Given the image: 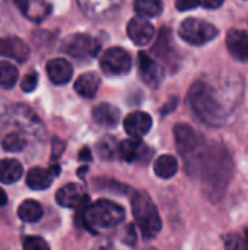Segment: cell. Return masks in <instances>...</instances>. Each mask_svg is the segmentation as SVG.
<instances>
[{
  "label": "cell",
  "mask_w": 248,
  "mask_h": 250,
  "mask_svg": "<svg viewBox=\"0 0 248 250\" xmlns=\"http://www.w3.org/2000/svg\"><path fill=\"white\" fill-rule=\"evenodd\" d=\"M175 53V48H174V42H172V38H171V31L167 28H164L161 31V35L155 44V53L162 59V60H167V62H171V59H175L172 57V54L170 53Z\"/></svg>",
  "instance_id": "d4e9b609"
},
{
  "label": "cell",
  "mask_w": 248,
  "mask_h": 250,
  "mask_svg": "<svg viewBox=\"0 0 248 250\" xmlns=\"http://www.w3.org/2000/svg\"><path fill=\"white\" fill-rule=\"evenodd\" d=\"M101 79L94 72H86L80 75L75 82V91L83 98H94L98 92Z\"/></svg>",
  "instance_id": "ffe728a7"
},
{
  "label": "cell",
  "mask_w": 248,
  "mask_h": 250,
  "mask_svg": "<svg viewBox=\"0 0 248 250\" xmlns=\"http://www.w3.org/2000/svg\"><path fill=\"white\" fill-rule=\"evenodd\" d=\"M132 211L142 236L146 240L155 239L162 229V220L159 217L156 205L146 192L142 190L134 193L132 201Z\"/></svg>",
  "instance_id": "277c9868"
},
{
  "label": "cell",
  "mask_w": 248,
  "mask_h": 250,
  "mask_svg": "<svg viewBox=\"0 0 248 250\" xmlns=\"http://www.w3.org/2000/svg\"><path fill=\"white\" fill-rule=\"evenodd\" d=\"M19 78L18 69L10 64L9 62H3L0 60V86L1 88H12L16 85Z\"/></svg>",
  "instance_id": "4316f807"
},
{
  "label": "cell",
  "mask_w": 248,
  "mask_h": 250,
  "mask_svg": "<svg viewBox=\"0 0 248 250\" xmlns=\"http://www.w3.org/2000/svg\"><path fill=\"white\" fill-rule=\"evenodd\" d=\"M94 250H113V246H111V243H108V242H101V243H98Z\"/></svg>",
  "instance_id": "8d00e7d4"
},
{
  "label": "cell",
  "mask_w": 248,
  "mask_h": 250,
  "mask_svg": "<svg viewBox=\"0 0 248 250\" xmlns=\"http://www.w3.org/2000/svg\"><path fill=\"white\" fill-rule=\"evenodd\" d=\"M202 6L208 7V9H218L224 4L225 0H199Z\"/></svg>",
  "instance_id": "836d02e7"
},
{
  "label": "cell",
  "mask_w": 248,
  "mask_h": 250,
  "mask_svg": "<svg viewBox=\"0 0 248 250\" xmlns=\"http://www.w3.org/2000/svg\"><path fill=\"white\" fill-rule=\"evenodd\" d=\"M99 64L101 69L108 75H126L132 67V57L124 48L111 47L102 53Z\"/></svg>",
  "instance_id": "ba28073f"
},
{
  "label": "cell",
  "mask_w": 248,
  "mask_h": 250,
  "mask_svg": "<svg viewBox=\"0 0 248 250\" xmlns=\"http://www.w3.org/2000/svg\"><path fill=\"white\" fill-rule=\"evenodd\" d=\"M83 198V189L77 183H69L60 188L56 193V201L63 208H77Z\"/></svg>",
  "instance_id": "2e32d148"
},
{
  "label": "cell",
  "mask_w": 248,
  "mask_h": 250,
  "mask_svg": "<svg viewBox=\"0 0 248 250\" xmlns=\"http://www.w3.org/2000/svg\"><path fill=\"white\" fill-rule=\"evenodd\" d=\"M94 120L102 127H114L120 120V110L108 103H102L92 110Z\"/></svg>",
  "instance_id": "d6986e66"
},
{
  "label": "cell",
  "mask_w": 248,
  "mask_h": 250,
  "mask_svg": "<svg viewBox=\"0 0 248 250\" xmlns=\"http://www.w3.org/2000/svg\"><path fill=\"white\" fill-rule=\"evenodd\" d=\"M77 208H80L83 226L95 233L117 227L120 223H123L126 215V211L121 205L107 199H99L94 204H89L88 196L83 198Z\"/></svg>",
  "instance_id": "3957f363"
},
{
  "label": "cell",
  "mask_w": 248,
  "mask_h": 250,
  "mask_svg": "<svg viewBox=\"0 0 248 250\" xmlns=\"http://www.w3.org/2000/svg\"><path fill=\"white\" fill-rule=\"evenodd\" d=\"M148 250H155V249H148Z\"/></svg>",
  "instance_id": "f35d334b"
},
{
  "label": "cell",
  "mask_w": 248,
  "mask_h": 250,
  "mask_svg": "<svg viewBox=\"0 0 248 250\" xmlns=\"http://www.w3.org/2000/svg\"><path fill=\"white\" fill-rule=\"evenodd\" d=\"M174 139H175L177 149H178L180 155L186 161L187 168L190 167V170H193L194 166H197V164L200 166L205 152L200 149L202 138H199L196 130L184 123L175 125L174 126Z\"/></svg>",
  "instance_id": "5b68a950"
},
{
  "label": "cell",
  "mask_w": 248,
  "mask_h": 250,
  "mask_svg": "<svg viewBox=\"0 0 248 250\" xmlns=\"http://www.w3.org/2000/svg\"><path fill=\"white\" fill-rule=\"evenodd\" d=\"M63 149H64V144L61 141H58V139H54V142H53V157L57 158L63 152Z\"/></svg>",
  "instance_id": "e575fe53"
},
{
  "label": "cell",
  "mask_w": 248,
  "mask_h": 250,
  "mask_svg": "<svg viewBox=\"0 0 248 250\" xmlns=\"http://www.w3.org/2000/svg\"><path fill=\"white\" fill-rule=\"evenodd\" d=\"M152 127V117L145 111H133L124 119V130L133 139H142Z\"/></svg>",
  "instance_id": "7c38bea8"
},
{
  "label": "cell",
  "mask_w": 248,
  "mask_h": 250,
  "mask_svg": "<svg viewBox=\"0 0 248 250\" xmlns=\"http://www.w3.org/2000/svg\"><path fill=\"white\" fill-rule=\"evenodd\" d=\"M153 171L159 179H171L178 171V161L171 154L159 155L153 163Z\"/></svg>",
  "instance_id": "7402d4cb"
},
{
  "label": "cell",
  "mask_w": 248,
  "mask_h": 250,
  "mask_svg": "<svg viewBox=\"0 0 248 250\" xmlns=\"http://www.w3.org/2000/svg\"><path fill=\"white\" fill-rule=\"evenodd\" d=\"M227 47L235 60L248 62V32L241 29H231L227 34Z\"/></svg>",
  "instance_id": "5bb4252c"
},
{
  "label": "cell",
  "mask_w": 248,
  "mask_h": 250,
  "mask_svg": "<svg viewBox=\"0 0 248 250\" xmlns=\"http://www.w3.org/2000/svg\"><path fill=\"white\" fill-rule=\"evenodd\" d=\"M139 75L148 86L158 88L165 76V70L156 60L149 57V54L140 53L139 54Z\"/></svg>",
  "instance_id": "9c48e42d"
},
{
  "label": "cell",
  "mask_w": 248,
  "mask_h": 250,
  "mask_svg": "<svg viewBox=\"0 0 248 250\" xmlns=\"http://www.w3.org/2000/svg\"><path fill=\"white\" fill-rule=\"evenodd\" d=\"M0 56L15 59L16 62H25L29 56L28 45L16 37L0 38Z\"/></svg>",
  "instance_id": "9a60e30c"
},
{
  "label": "cell",
  "mask_w": 248,
  "mask_h": 250,
  "mask_svg": "<svg viewBox=\"0 0 248 250\" xmlns=\"http://www.w3.org/2000/svg\"><path fill=\"white\" fill-rule=\"evenodd\" d=\"M148 151H149L148 146L140 139H133V138L126 139V141L120 142V145H118V155L126 163L142 161V158L146 157Z\"/></svg>",
  "instance_id": "e0dca14e"
},
{
  "label": "cell",
  "mask_w": 248,
  "mask_h": 250,
  "mask_svg": "<svg viewBox=\"0 0 248 250\" xmlns=\"http://www.w3.org/2000/svg\"><path fill=\"white\" fill-rule=\"evenodd\" d=\"M1 146L7 152H19L26 146V138L20 132H12L4 135L1 141Z\"/></svg>",
  "instance_id": "83f0119b"
},
{
  "label": "cell",
  "mask_w": 248,
  "mask_h": 250,
  "mask_svg": "<svg viewBox=\"0 0 248 250\" xmlns=\"http://www.w3.org/2000/svg\"><path fill=\"white\" fill-rule=\"evenodd\" d=\"M23 250H50V246L42 237L31 236L23 240Z\"/></svg>",
  "instance_id": "4dcf8cb0"
},
{
  "label": "cell",
  "mask_w": 248,
  "mask_h": 250,
  "mask_svg": "<svg viewBox=\"0 0 248 250\" xmlns=\"http://www.w3.org/2000/svg\"><path fill=\"white\" fill-rule=\"evenodd\" d=\"M199 4H200L199 0H175V7L181 12L191 10V9L197 7Z\"/></svg>",
  "instance_id": "d6a6232c"
},
{
  "label": "cell",
  "mask_w": 248,
  "mask_h": 250,
  "mask_svg": "<svg viewBox=\"0 0 248 250\" xmlns=\"http://www.w3.org/2000/svg\"><path fill=\"white\" fill-rule=\"evenodd\" d=\"M37 83H38V75L35 72H31L23 76V79L20 82V88L25 92H32L37 88Z\"/></svg>",
  "instance_id": "1f68e13d"
},
{
  "label": "cell",
  "mask_w": 248,
  "mask_h": 250,
  "mask_svg": "<svg viewBox=\"0 0 248 250\" xmlns=\"http://www.w3.org/2000/svg\"><path fill=\"white\" fill-rule=\"evenodd\" d=\"M79 160H80V161H91V160H92L89 148H83V149L80 151V154H79Z\"/></svg>",
  "instance_id": "d590c367"
},
{
  "label": "cell",
  "mask_w": 248,
  "mask_h": 250,
  "mask_svg": "<svg viewBox=\"0 0 248 250\" xmlns=\"http://www.w3.org/2000/svg\"><path fill=\"white\" fill-rule=\"evenodd\" d=\"M127 35L136 45H148L155 35L153 25L145 18H133L127 25Z\"/></svg>",
  "instance_id": "8fae6325"
},
{
  "label": "cell",
  "mask_w": 248,
  "mask_h": 250,
  "mask_svg": "<svg viewBox=\"0 0 248 250\" xmlns=\"http://www.w3.org/2000/svg\"><path fill=\"white\" fill-rule=\"evenodd\" d=\"M200 166L206 198L212 202H219L224 198L234 173L229 152L222 145H213L205 151Z\"/></svg>",
  "instance_id": "6da1fadb"
},
{
  "label": "cell",
  "mask_w": 248,
  "mask_h": 250,
  "mask_svg": "<svg viewBox=\"0 0 248 250\" xmlns=\"http://www.w3.org/2000/svg\"><path fill=\"white\" fill-rule=\"evenodd\" d=\"M6 202H7V196H6V193L0 189V207H4Z\"/></svg>",
  "instance_id": "74e56055"
},
{
  "label": "cell",
  "mask_w": 248,
  "mask_h": 250,
  "mask_svg": "<svg viewBox=\"0 0 248 250\" xmlns=\"http://www.w3.org/2000/svg\"><path fill=\"white\" fill-rule=\"evenodd\" d=\"M16 4L32 21H41L50 13V4L45 0H16Z\"/></svg>",
  "instance_id": "44dd1931"
},
{
  "label": "cell",
  "mask_w": 248,
  "mask_h": 250,
  "mask_svg": "<svg viewBox=\"0 0 248 250\" xmlns=\"http://www.w3.org/2000/svg\"><path fill=\"white\" fill-rule=\"evenodd\" d=\"M133 6L140 18H155L164 9L162 0H134Z\"/></svg>",
  "instance_id": "484cf974"
},
{
  "label": "cell",
  "mask_w": 248,
  "mask_h": 250,
  "mask_svg": "<svg viewBox=\"0 0 248 250\" xmlns=\"http://www.w3.org/2000/svg\"><path fill=\"white\" fill-rule=\"evenodd\" d=\"M189 104L193 113L209 126H219L228 116V107L218 89L206 81H196L189 91Z\"/></svg>",
  "instance_id": "7a4b0ae2"
},
{
  "label": "cell",
  "mask_w": 248,
  "mask_h": 250,
  "mask_svg": "<svg viewBox=\"0 0 248 250\" xmlns=\"http://www.w3.org/2000/svg\"><path fill=\"white\" fill-rule=\"evenodd\" d=\"M47 75L53 83L63 85L72 79L73 69L66 59H53L47 63Z\"/></svg>",
  "instance_id": "ac0fdd59"
},
{
  "label": "cell",
  "mask_w": 248,
  "mask_h": 250,
  "mask_svg": "<svg viewBox=\"0 0 248 250\" xmlns=\"http://www.w3.org/2000/svg\"><path fill=\"white\" fill-rule=\"evenodd\" d=\"M227 250H248V227L243 231L231 233L225 237Z\"/></svg>",
  "instance_id": "f1b7e54d"
},
{
  "label": "cell",
  "mask_w": 248,
  "mask_h": 250,
  "mask_svg": "<svg viewBox=\"0 0 248 250\" xmlns=\"http://www.w3.org/2000/svg\"><path fill=\"white\" fill-rule=\"evenodd\" d=\"M22 173H23V168L18 160H13V158L0 160V182L1 183L12 185L20 179Z\"/></svg>",
  "instance_id": "603a6c76"
},
{
  "label": "cell",
  "mask_w": 248,
  "mask_h": 250,
  "mask_svg": "<svg viewBox=\"0 0 248 250\" xmlns=\"http://www.w3.org/2000/svg\"><path fill=\"white\" fill-rule=\"evenodd\" d=\"M96 149H98V154L101 155L102 160H113V157L115 154L118 155V144L113 138H110V136L102 138L98 142Z\"/></svg>",
  "instance_id": "f546056e"
},
{
  "label": "cell",
  "mask_w": 248,
  "mask_h": 250,
  "mask_svg": "<svg viewBox=\"0 0 248 250\" xmlns=\"http://www.w3.org/2000/svg\"><path fill=\"white\" fill-rule=\"evenodd\" d=\"M83 12L94 19H105L118 12L124 0H77Z\"/></svg>",
  "instance_id": "30bf717a"
},
{
  "label": "cell",
  "mask_w": 248,
  "mask_h": 250,
  "mask_svg": "<svg viewBox=\"0 0 248 250\" xmlns=\"http://www.w3.org/2000/svg\"><path fill=\"white\" fill-rule=\"evenodd\" d=\"M99 50L98 41L88 34H72L63 40L61 51L75 59H91Z\"/></svg>",
  "instance_id": "52a82bcc"
},
{
  "label": "cell",
  "mask_w": 248,
  "mask_h": 250,
  "mask_svg": "<svg viewBox=\"0 0 248 250\" xmlns=\"http://www.w3.org/2000/svg\"><path fill=\"white\" fill-rule=\"evenodd\" d=\"M60 173L58 166H53L51 168L34 167L26 174V185L34 190L48 189L53 183V179Z\"/></svg>",
  "instance_id": "4fadbf2b"
},
{
  "label": "cell",
  "mask_w": 248,
  "mask_h": 250,
  "mask_svg": "<svg viewBox=\"0 0 248 250\" xmlns=\"http://www.w3.org/2000/svg\"><path fill=\"white\" fill-rule=\"evenodd\" d=\"M18 215L25 223H35L42 217V207L34 199H26L19 205Z\"/></svg>",
  "instance_id": "cb8c5ba5"
},
{
  "label": "cell",
  "mask_w": 248,
  "mask_h": 250,
  "mask_svg": "<svg viewBox=\"0 0 248 250\" xmlns=\"http://www.w3.org/2000/svg\"><path fill=\"white\" fill-rule=\"evenodd\" d=\"M178 34L191 45H203L218 35V29L206 21L189 18L181 23Z\"/></svg>",
  "instance_id": "8992f818"
}]
</instances>
